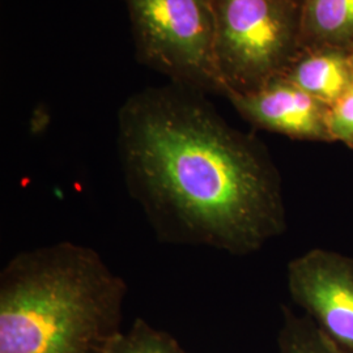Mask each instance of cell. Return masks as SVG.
Wrapping results in <instances>:
<instances>
[{"instance_id": "ba28073f", "label": "cell", "mask_w": 353, "mask_h": 353, "mask_svg": "<svg viewBox=\"0 0 353 353\" xmlns=\"http://www.w3.org/2000/svg\"><path fill=\"white\" fill-rule=\"evenodd\" d=\"M353 50V0H301L300 50Z\"/></svg>"}, {"instance_id": "7c38bea8", "label": "cell", "mask_w": 353, "mask_h": 353, "mask_svg": "<svg viewBox=\"0 0 353 353\" xmlns=\"http://www.w3.org/2000/svg\"><path fill=\"white\" fill-rule=\"evenodd\" d=\"M350 54V62H351V65H352V71H353V50L350 51L348 52Z\"/></svg>"}, {"instance_id": "7a4b0ae2", "label": "cell", "mask_w": 353, "mask_h": 353, "mask_svg": "<svg viewBox=\"0 0 353 353\" xmlns=\"http://www.w3.org/2000/svg\"><path fill=\"white\" fill-rule=\"evenodd\" d=\"M126 281L70 241L12 256L0 272V353H106L122 332Z\"/></svg>"}, {"instance_id": "8fae6325", "label": "cell", "mask_w": 353, "mask_h": 353, "mask_svg": "<svg viewBox=\"0 0 353 353\" xmlns=\"http://www.w3.org/2000/svg\"><path fill=\"white\" fill-rule=\"evenodd\" d=\"M327 125L332 141L353 150V87L328 108Z\"/></svg>"}, {"instance_id": "277c9868", "label": "cell", "mask_w": 353, "mask_h": 353, "mask_svg": "<svg viewBox=\"0 0 353 353\" xmlns=\"http://www.w3.org/2000/svg\"><path fill=\"white\" fill-rule=\"evenodd\" d=\"M137 49L174 84L221 94L214 0H125Z\"/></svg>"}, {"instance_id": "52a82bcc", "label": "cell", "mask_w": 353, "mask_h": 353, "mask_svg": "<svg viewBox=\"0 0 353 353\" xmlns=\"http://www.w3.org/2000/svg\"><path fill=\"white\" fill-rule=\"evenodd\" d=\"M281 77L328 108L353 87L350 54L335 49L299 51Z\"/></svg>"}, {"instance_id": "3957f363", "label": "cell", "mask_w": 353, "mask_h": 353, "mask_svg": "<svg viewBox=\"0 0 353 353\" xmlns=\"http://www.w3.org/2000/svg\"><path fill=\"white\" fill-rule=\"evenodd\" d=\"M221 94L261 88L300 51L301 0H214Z\"/></svg>"}, {"instance_id": "5b68a950", "label": "cell", "mask_w": 353, "mask_h": 353, "mask_svg": "<svg viewBox=\"0 0 353 353\" xmlns=\"http://www.w3.org/2000/svg\"><path fill=\"white\" fill-rule=\"evenodd\" d=\"M290 297L318 328L353 353V259L339 252L313 249L290 261Z\"/></svg>"}, {"instance_id": "8992f818", "label": "cell", "mask_w": 353, "mask_h": 353, "mask_svg": "<svg viewBox=\"0 0 353 353\" xmlns=\"http://www.w3.org/2000/svg\"><path fill=\"white\" fill-rule=\"evenodd\" d=\"M241 117L256 128L292 139L332 141L328 106L279 76L261 88L225 96Z\"/></svg>"}, {"instance_id": "9c48e42d", "label": "cell", "mask_w": 353, "mask_h": 353, "mask_svg": "<svg viewBox=\"0 0 353 353\" xmlns=\"http://www.w3.org/2000/svg\"><path fill=\"white\" fill-rule=\"evenodd\" d=\"M279 353H347L326 336L307 316H296L283 307V326L278 338Z\"/></svg>"}, {"instance_id": "30bf717a", "label": "cell", "mask_w": 353, "mask_h": 353, "mask_svg": "<svg viewBox=\"0 0 353 353\" xmlns=\"http://www.w3.org/2000/svg\"><path fill=\"white\" fill-rule=\"evenodd\" d=\"M106 353H192L186 351L173 335L137 318L127 331L119 332Z\"/></svg>"}, {"instance_id": "6da1fadb", "label": "cell", "mask_w": 353, "mask_h": 353, "mask_svg": "<svg viewBox=\"0 0 353 353\" xmlns=\"http://www.w3.org/2000/svg\"><path fill=\"white\" fill-rule=\"evenodd\" d=\"M117 130L127 192L163 243L248 255L285 230L281 178L265 145L201 92H138Z\"/></svg>"}]
</instances>
